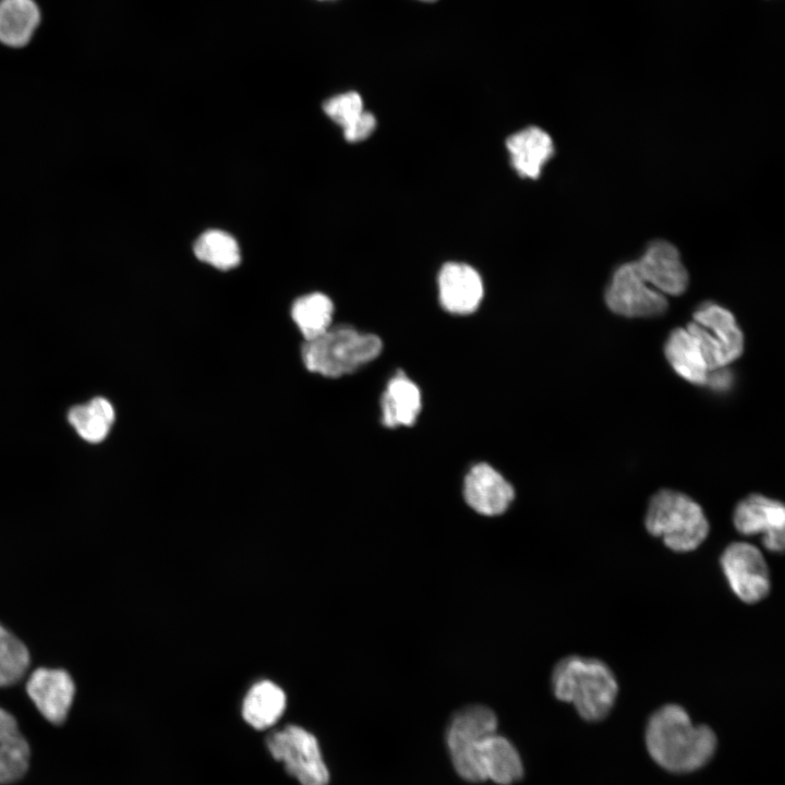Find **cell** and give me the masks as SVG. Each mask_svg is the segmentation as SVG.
Returning <instances> with one entry per match:
<instances>
[{"label": "cell", "mask_w": 785, "mask_h": 785, "mask_svg": "<svg viewBox=\"0 0 785 785\" xmlns=\"http://www.w3.org/2000/svg\"><path fill=\"white\" fill-rule=\"evenodd\" d=\"M645 745L663 769L687 773L703 766L714 754L716 736L706 725H695L678 704H666L649 718Z\"/></svg>", "instance_id": "cell-1"}, {"label": "cell", "mask_w": 785, "mask_h": 785, "mask_svg": "<svg viewBox=\"0 0 785 785\" xmlns=\"http://www.w3.org/2000/svg\"><path fill=\"white\" fill-rule=\"evenodd\" d=\"M555 697L571 703L585 721L606 717L618 695V683L611 667L602 660L581 655L561 659L551 676Z\"/></svg>", "instance_id": "cell-2"}, {"label": "cell", "mask_w": 785, "mask_h": 785, "mask_svg": "<svg viewBox=\"0 0 785 785\" xmlns=\"http://www.w3.org/2000/svg\"><path fill=\"white\" fill-rule=\"evenodd\" d=\"M647 531L677 553L697 550L708 538L710 524L701 506L690 496L663 488L650 499Z\"/></svg>", "instance_id": "cell-3"}, {"label": "cell", "mask_w": 785, "mask_h": 785, "mask_svg": "<svg viewBox=\"0 0 785 785\" xmlns=\"http://www.w3.org/2000/svg\"><path fill=\"white\" fill-rule=\"evenodd\" d=\"M382 348L377 336L342 325L304 341L301 354L310 372L336 378L370 363L379 355Z\"/></svg>", "instance_id": "cell-4"}, {"label": "cell", "mask_w": 785, "mask_h": 785, "mask_svg": "<svg viewBox=\"0 0 785 785\" xmlns=\"http://www.w3.org/2000/svg\"><path fill=\"white\" fill-rule=\"evenodd\" d=\"M686 329L693 337L710 372L725 367L742 352L741 329L732 312L718 304L701 305Z\"/></svg>", "instance_id": "cell-5"}, {"label": "cell", "mask_w": 785, "mask_h": 785, "mask_svg": "<svg viewBox=\"0 0 785 785\" xmlns=\"http://www.w3.org/2000/svg\"><path fill=\"white\" fill-rule=\"evenodd\" d=\"M497 727L495 713L485 705H470L451 718L446 740L457 773L470 782L484 781L478 762L481 741L494 734Z\"/></svg>", "instance_id": "cell-6"}, {"label": "cell", "mask_w": 785, "mask_h": 785, "mask_svg": "<svg viewBox=\"0 0 785 785\" xmlns=\"http://www.w3.org/2000/svg\"><path fill=\"white\" fill-rule=\"evenodd\" d=\"M267 748L274 759L302 785H327L329 773L314 735L297 725L270 733Z\"/></svg>", "instance_id": "cell-7"}, {"label": "cell", "mask_w": 785, "mask_h": 785, "mask_svg": "<svg viewBox=\"0 0 785 785\" xmlns=\"http://www.w3.org/2000/svg\"><path fill=\"white\" fill-rule=\"evenodd\" d=\"M720 566L730 590L740 601L758 603L770 593L769 566L756 545L745 541L729 543L720 556Z\"/></svg>", "instance_id": "cell-8"}, {"label": "cell", "mask_w": 785, "mask_h": 785, "mask_svg": "<svg viewBox=\"0 0 785 785\" xmlns=\"http://www.w3.org/2000/svg\"><path fill=\"white\" fill-rule=\"evenodd\" d=\"M605 302L612 312L626 317H653L668 307L666 297L641 277L635 262L624 263L614 271Z\"/></svg>", "instance_id": "cell-9"}, {"label": "cell", "mask_w": 785, "mask_h": 785, "mask_svg": "<svg viewBox=\"0 0 785 785\" xmlns=\"http://www.w3.org/2000/svg\"><path fill=\"white\" fill-rule=\"evenodd\" d=\"M735 529L742 535H761L765 550L782 553L785 545V507L761 494L741 499L733 512Z\"/></svg>", "instance_id": "cell-10"}, {"label": "cell", "mask_w": 785, "mask_h": 785, "mask_svg": "<svg viewBox=\"0 0 785 785\" xmlns=\"http://www.w3.org/2000/svg\"><path fill=\"white\" fill-rule=\"evenodd\" d=\"M26 693L40 715L50 724L62 725L72 708L76 686L71 674L61 667H37L25 685Z\"/></svg>", "instance_id": "cell-11"}, {"label": "cell", "mask_w": 785, "mask_h": 785, "mask_svg": "<svg viewBox=\"0 0 785 785\" xmlns=\"http://www.w3.org/2000/svg\"><path fill=\"white\" fill-rule=\"evenodd\" d=\"M635 264L641 277L664 295H679L688 287L689 275L680 254L665 240L650 243Z\"/></svg>", "instance_id": "cell-12"}, {"label": "cell", "mask_w": 785, "mask_h": 785, "mask_svg": "<svg viewBox=\"0 0 785 785\" xmlns=\"http://www.w3.org/2000/svg\"><path fill=\"white\" fill-rule=\"evenodd\" d=\"M467 504L478 514L498 516L504 514L515 498L511 484L487 463L473 466L463 481Z\"/></svg>", "instance_id": "cell-13"}, {"label": "cell", "mask_w": 785, "mask_h": 785, "mask_svg": "<svg viewBox=\"0 0 785 785\" xmlns=\"http://www.w3.org/2000/svg\"><path fill=\"white\" fill-rule=\"evenodd\" d=\"M438 293L442 306L449 313H473L483 298L480 274L464 263H446L438 274Z\"/></svg>", "instance_id": "cell-14"}, {"label": "cell", "mask_w": 785, "mask_h": 785, "mask_svg": "<svg viewBox=\"0 0 785 785\" xmlns=\"http://www.w3.org/2000/svg\"><path fill=\"white\" fill-rule=\"evenodd\" d=\"M514 169L522 178L535 180L554 155V143L539 126L522 129L506 141Z\"/></svg>", "instance_id": "cell-15"}, {"label": "cell", "mask_w": 785, "mask_h": 785, "mask_svg": "<svg viewBox=\"0 0 785 785\" xmlns=\"http://www.w3.org/2000/svg\"><path fill=\"white\" fill-rule=\"evenodd\" d=\"M31 747L13 714L0 706V785L16 783L28 771Z\"/></svg>", "instance_id": "cell-16"}, {"label": "cell", "mask_w": 785, "mask_h": 785, "mask_svg": "<svg viewBox=\"0 0 785 785\" xmlns=\"http://www.w3.org/2000/svg\"><path fill=\"white\" fill-rule=\"evenodd\" d=\"M478 762L484 780L509 785L522 777L523 765L514 745L496 733L485 737L478 748Z\"/></svg>", "instance_id": "cell-17"}, {"label": "cell", "mask_w": 785, "mask_h": 785, "mask_svg": "<svg viewBox=\"0 0 785 785\" xmlns=\"http://www.w3.org/2000/svg\"><path fill=\"white\" fill-rule=\"evenodd\" d=\"M381 404L386 427L411 426L421 410L420 389L403 372H398L387 384Z\"/></svg>", "instance_id": "cell-18"}, {"label": "cell", "mask_w": 785, "mask_h": 785, "mask_svg": "<svg viewBox=\"0 0 785 785\" xmlns=\"http://www.w3.org/2000/svg\"><path fill=\"white\" fill-rule=\"evenodd\" d=\"M41 20L34 0H0V43L11 47L26 46Z\"/></svg>", "instance_id": "cell-19"}, {"label": "cell", "mask_w": 785, "mask_h": 785, "mask_svg": "<svg viewBox=\"0 0 785 785\" xmlns=\"http://www.w3.org/2000/svg\"><path fill=\"white\" fill-rule=\"evenodd\" d=\"M664 352L667 361L679 376L697 385L706 383L710 371L693 337L686 328H676L671 331Z\"/></svg>", "instance_id": "cell-20"}, {"label": "cell", "mask_w": 785, "mask_h": 785, "mask_svg": "<svg viewBox=\"0 0 785 785\" xmlns=\"http://www.w3.org/2000/svg\"><path fill=\"white\" fill-rule=\"evenodd\" d=\"M286 703V695L279 686L269 680L258 681L244 698L242 715L254 728L264 729L278 721Z\"/></svg>", "instance_id": "cell-21"}, {"label": "cell", "mask_w": 785, "mask_h": 785, "mask_svg": "<svg viewBox=\"0 0 785 785\" xmlns=\"http://www.w3.org/2000/svg\"><path fill=\"white\" fill-rule=\"evenodd\" d=\"M116 413L113 406L104 397H95L84 404L73 407L68 420L81 438L97 444L109 434Z\"/></svg>", "instance_id": "cell-22"}, {"label": "cell", "mask_w": 785, "mask_h": 785, "mask_svg": "<svg viewBox=\"0 0 785 785\" xmlns=\"http://www.w3.org/2000/svg\"><path fill=\"white\" fill-rule=\"evenodd\" d=\"M334 304L319 292L305 294L294 301L291 317L306 340H312L331 327Z\"/></svg>", "instance_id": "cell-23"}, {"label": "cell", "mask_w": 785, "mask_h": 785, "mask_svg": "<svg viewBox=\"0 0 785 785\" xmlns=\"http://www.w3.org/2000/svg\"><path fill=\"white\" fill-rule=\"evenodd\" d=\"M195 256L215 268L228 270L239 265L241 256L235 239L221 230H208L194 243Z\"/></svg>", "instance_id": "cell-24"}, {"label": "cell", "mask_w": 785, "mask_h": 785, "mask_svg": "<svg viewBox=\"0 0 785 785\" xmlns=\"http://www.w3.org/2000/svg\"><path fill=\"white\" fill-rule=\"evenodd\" d=\"M29 665L31 653L26 644L0 623V688L22 680Z\"/></svg>", "instance_id": "cell-25"}, {"label": "cell", "mask_w": 785, "mask_h": 785, "mask_svg": "<svg viewBox=\"0 0 785 785\" xmlns=\"http://www.w3.org/2000/svg\"><path fill=\"white\" fill-rule=\"evenodd\" d=\"M323 109L342 129L364 111L362 98L357 92L342 93L327 99Z\"/></svg>", "instance_id": "cell-26"}, {"label": "cell", "mask_w": 785, "mask_h": 785, "mask_svg": "<svg viewBox=\"0 0 785 785\" xmlns=\"http://www.w3.org/2000/svg\"><path fill=\"white\" fill-rule=\"evenodd\" d=\"M375 126L374 114L364 110L353 122L342 129L343 136L349 142H359L369 137Z\"/></svg>", "instance_id": "cell-27"}, {"label": "cell", "mask_w": 785, "mask_h": 785, "mask_svg": "<svg viewBox=\"0 0 785 785\" xmlns=\"http://www.w3.org/2000/svg\"><path fill=\"white\" fill-rule=\"evenodd\" d=\"M423 1H434V0H423Z\"/></svg>", "instance_id": "cell-28"}]
</instances>
